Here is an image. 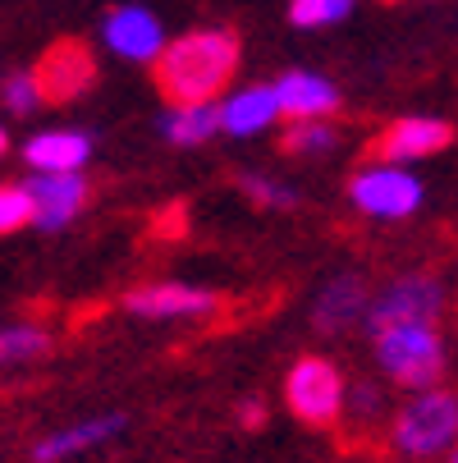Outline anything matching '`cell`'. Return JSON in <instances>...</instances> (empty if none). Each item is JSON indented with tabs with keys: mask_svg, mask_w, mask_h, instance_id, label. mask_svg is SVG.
I'll use <instances>...</instances> for the list:
<instances>
[{
	"mask_svg": "<svg viewBox=\"0 0 458 463\" xmlns=\"http://www.w3.org/2000/svg\"><path fill=\"white\" fill-rule=\"evenodd\" d=\"M152 74H156L161 97H170V106L216 101L238 74V33L229 28L183 33L161 51Z\"/></svg>",
	"mask_w": 458,
	"mask_h": 463,
	"instance_id": "6da1fadb",
	"label": "cell"
},
{
	"mask_svg": "<svg viewBox=\"0 0 458 463\" xmlns=\"http://www.w3.org/2000/svg\"><path fill=\"white\" fill-rule=\"evenodd\" d=\"M389 445L404 458H440L458 449V394L453 390H422L389 422Z\"/></svg>",
	"mask_w": 458,
	"mask_h": 463,
	"instance_id": "7a4b0ae2",
	"label": "cell"
},
{
	"mask_svg": "<svg viewBox=\"0 0 458 463\" xmlns=\"http://www.w3.org/2000/svg\"><path fill=\"white\" fill-rule=\"evenodd\" d=\"M376 340V363L380 372L404 385V390H435L444 376V345H440V330L435 326H395V330H380Z\"/></svg>",
	"mask_w": 458,
	"mask_h": 463,
	"instance_id": "3957f363",
	"label": "cell"
},
{
	"mask_svg": "<svg viewBox=\"0 0 458 463\" xmlns=\"http://www.w3.org/2000/svg\"><path fill=\"white\" fill-rule=\"evenodd\" d=\"M344 394H349V385H344L340 367L331 358H316V354L298 358L289 367V376H285V404H289V413L298 422L316 427V431H331L340 422Z\"/></svg>",
	"mask_w": 458,
	"mask_h": 463,
	"instance_id": "277c9868",
	"label": "cell"
},
{
	"mask_svg": "<svg viewBox=\"0 0 458 463\" xmlns=\"http://www.w3.org/2000/svg\"><path fill=\"white\" fill-rule=\"evenodd\" d=\"M440 307H444L440 280L413 271V276L389 280V285L371 298V307H367V330H371V335H380V330H395V326H435Z\"/></svg>",
	"mask_w": 458,
	"mask_h": 463,
	"instance_id": "5b68a950",
	"label": "cell"
},
{
	"mask_svg": "<svg viewBox=\"0 0 458 463\" xmlns=\"http://www.w3.org/2000/svg\"><path fill=\"white\" fill-rule=\"evenodd\" d=\"M349 203L376 221H404L422 207V184L389 161H371L349 179Z\"/></svg>",
	"mask_w": 458,
	"mask_h": 463,
	"instance_id": "8992f818",
	"label": "cell"
},
{
	"mask_svg": "<svg viewBox=\"0 0 458 463\" xmlns=\"http://www.w3.org/2000/svg\"><path fill=\"white\" fill-rule=\"evenodd\" d=\"M220 307V294L183 285V280H161L124 294V312L147 317V321H188V317H211Z\"/></svg>",
	"mask_w": 458,
	"mask_h": 463,
	"instance_id": "52a82bcc",
	"label": "cell"
},
{
	"mask_svg": "<svg viewBox=\"0 0 458 463\" xmlns=\"http://www.w3.org/2000/svg\"><path fill=\"white\" fill-rule=\"evenodd\" d=\"M453 143V128L444 119H426V115H408L385 124L376 143H371V161H389V165H404V161H422L435 156Z\"/></svg>",
	"mask_w": 458,
	"mask_h": 463,
	"instance_id": "ba28073f",
	"label": "cell"
},
{
	"mask_svg": "<svg viewBox=\"0 0 458 463\" xmlns=\"http://www.w3.org/2000/svg\"><path fill=\"white\" fill-rule=\"evenodd\" d=\"M101 42H106L119 60H134V64H156L161 51L170 46L161 19H156L152 10H143V5H119V10H110L106 24H101Z\"/></svg>",
	"mask_w": 458,
	"mask_h": 463,
	"instance_id": "9c48e42d",
	"label": "cell"
},
{
	"mask_svg": "<svg viewBox=\"0 0 458 463\" xmlns=\"http://www.w3.org/2000/svg\"><path fill=\"white\" fill-rule=\"evenodd\" d=\"M37 83L46 101H74L97 83V60L83 42H55L37 64Z\"/></svg>",
	"mask_w": 458,
	"mask_h": 463,
	"instance_id": "30bf717a",
	"label": "cell"
},
{
	"mask_svg": "<svg viewBox=\"0 0 458 463\" xmlns=\"http://www.w3.org/2000/svg\"><path fill=\"white\" fill-rule=\"evenodd\" d=\"M28 197H33V207H37V230H64V225H70L79 212H83V203H88V179L79 175V170H70V175H33L28 184Z\"/></svg>",
	"mask_w": 458,
	"mask_h": 463,
	"instance_id": "8fae6325",
	"label": "cell"
},
{
	"mask_svg": "<svg viewBox=\"0 0 458 463\" xmlns=\"http://www.w3.org/2000/svg\"><path fill=\"white\" fill-rule=\"evenodd\" d=\"M371 289H367V276L358 271H344L335 276L331 285H325L312 303V326L321 330V335H344L349 326L367 321V307H371Z\"/></svg>",
	"mask_w": 458,
	"mask_h": 463,
	"instance_id": "7c38bea8",
	"label": "cell"
},
{
	"mask_svg": "<svg viewBox=\"0 0 458 463\" xmlns=\"http://www.w3.org/2000/svg\"><path fill=\"white\" fill-rule=\"evenodd\" d=\"M280 115L285 110H280L276 83H252V88H243V92H234V97L220 101V134L252 138V134H261V128H271Z\"/></svg>",
	"mask_w": 458,
	"mask_h": 463,
	"instance_id": "4fadbf2b",
	"label": "cell"
},
{
	"mask_svg": "<svg viewBox=\"0 0 458 463\" xmlns=\"http://www.w3.org/2000/svg\"><path fill=\"white\" fill-rule=\"evenodd\" d=\"M92 156V138L83 128H46V134H33L23 143V161L42 175H70L83 170Z\"/></svg>",
	"mask_w": 458,
	"mask_h": 463,
	"instance_id": "5bb4252c",
	"label": "cell"
},
{
	"mask_svg": "<svg viewBox=\"0 0 458 463\" xmlns=\"http://www.w3.org/2000/svg\"><path fill=\"white\" fill-rule=\"evenodd\" d=\"M280 110L289 119H331L340 110V88L321 74H303V70H289L280 83Z\"/></svg>",
	"mask_w": 458,
	"mask_h": 463,
	"instance_id": "9a60e30c",
	"label": "cell"
},
{
	"mask_svg": "<svg viewBox=\"0 0 458 463\" xmlns=\"http://www.w3.org/2000/svg\"><path fill=\"white\" fill-rule=\"evenodd\" d=\"M119 427H124V413L88 418V422H79V427H60L55 436H46V440H37V445H33V463H60V458H74V454H83V449H92V445L110 440Z\"/></svg>",
	"mask_w": 458,
	"mask_h": 463,
	"instance_id": "2e32d148",
	"label": "cell"
},
{
	"mask_svg": "<svg viewBox=\"0 0 458 463\" xmlns=\"http://www.w3.org/2000/svg\"><path fill=\"white\" fill-rule=\"evenodd\" d=\"M161 134L174 147H198L211 134H220V101H192V106H170L161 115Z\"/></svg>",
	"mask_w": 458,
	"mask_h": 463,
	"instance_id": "e0dca14e",
	"label": "cell"
},
{
	"mask_svg": "<svg viewBox=\"0 0 458 463\" xmlns=\"http://www.w3.org/2000/svg\"><path fill=\"white\" fill-rule=\"evenodd\" d=\"M280 147L289 156H325V152H335L340 147V128L331 119H294L285 128V138Z\"/></svg>",
	"mask_w": 458,
	"mask_h": 463,
	"instance_id": "ac0fdd59",
	"label": "cell"
},
{
	"mask_svg": "<svg viewBox=\"0 0 458 463\" xmlns=\"http://www.w3.org/2000/svg\"><path fill=\"white\" fill-rule=\"evenodd\" d=\"M229 179H234V188H238L243 197H252V207H271V212H294V207H298V193H294L289 184L271 179V175H257V170H234Z\"/></svg>",
	"mask_w": 458,
	"mask_h": 463,
	"instance_id": "d6986e66",
	"label": "cell"
},
{
	"mask_svg": "<svg viewBox=\"0 0 458 463\" xmlns=\"http://www.w3.org/2000/svg\"><path fill=\"white\" fill-rule=\"evenodd\" d=\"M42 354H51V335L42 326H5L0 330V367L33 363Z\"/></svg>",
	"mask_w": 458,
	"mask_h": 463,
	"instance_id": "ffe728a7",
	"label": "cell"
},
{
	"mask_svg": "<svg viewBox=\"0 0 458 463\" xmlns=\"http://www.w3.org/2000/svg\"><path fill=\"white\" fill-rule=\"evenodd\" d=\"M358 0H289V24L294 28H331L353 14Z\"/></svg>",
	"mask_w": 458,
	"mask_h": 463,
	"instance_id": "44dd1931",
	"label": "cell"
},
{
	"mask_svg": "<svg viewBox=\"0 0 458 463\" xmlns=\"http://www.w3.org/2000/svg\"><path fill=\"white\" fill-rule=\"evenodd\" d=\"M0 101H5L10 115H33V110L46 101V92H42V83H37V70L10 74L5 83H0Z\"/></svg>",
	"mask_w": 458,
	"mask_h": 463,
	"instance_id": "7402d4cb",
	"label": "cell"
},
{
	"mask_svg": "<svg viewBox=\"0 0 458 463\" xmlns=\"http://www.w3.org/2000/svg\"><path fill=\"white\" fill-rule=\"evenodd\" d=\"M37 221V207L23 184H0V234H14Z\"/></svg>",
	"mask_w": 458,
	"mask_h": 463,
	"instance_id": "603a6c76",
	"label": "cell"
},
{
	"mask_svg": "<svg viewBox=\"0 0 458 463\" xmlns=\"http://www.w3.org/2000/svg\"><path fill=\"white\" fill-rule=\"evenodd\" d=\"M234 418L243 422V431H257V427H266V404H261V400H243Z\"/></svg>",
	"mask_w": 458,
	"mask_h": 463,
	"instance_id": "cb8c5ba5",
	"label": "cell"
},
{
	"mask_svg": "<svg viewBox=\"0 0 458 463\" xmlns=\"http://www.w3.org/2000/svg\"><path fill=\"white\" fill-rule=\"evenodd\" d=\"M10 152V134H5V128H0V156H5Z\"/></svg>",
	"mask_w": 458,
	"mask_h": 463,
	"instance_id": "d4e9b609",
	"label": "cell"
},
{
	"mask_svg": "<svg viewBox=\"0 0 458 463\" xmlns=\"http://www.w3.org/2000/svg\"><path fill=\"white\" fill-rule=\"evenodd\" d=\"M449 463H458V449H453V454H449Z\"/></svg>",
	"mask_w": 458,
	"mask_h": 463,
	"instance_id": "484cf974",
	"label": "cell"
},
{
	"mask_svg": "<svg viewBox=\"0 0 458 463\" xmlns=\"http://www.w3.org/2000/svg\"><path fill=\"white\" fill-rule=\"evenodd\" d=\"M0 83H5V79H0Z\"/></svg>",
	"mask_w": 458,
	"mask_h": 463,
	"instance_id": "4316f807",
	"label": "cell"
}]
</instances>
